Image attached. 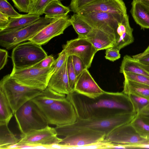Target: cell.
Listing matches in <instances>:
<instances>
[{"label":"cell","instance_id":"25","mask_svg":"<svg viewBox=\"0 0 149 149\" xmlns=\"http://www.w3.org/2000/svg\"><path fill=\"white\" fill-rule=\"evenodd\" d=\"M70 10L69 7L63 5L60 0H54L46 7L44 14L46 18L54 19L68 15Z\"/></svg>","mask_w":149,"mask_h":149},{"label":"cell","instance_id":"42","mask_svg":"<svg viewBox=\"0 0 149 149\" xmlns=\"http://www.w3.org/2000/svg\"><path fill=\"white\" fill-rule=\"evenodd\" d=\"M8 57V53L7 51L3 49H0V70L2 69L6 64Z\"/></svg>","mask_w":149,"mask_h":149},{"label":"cell","instance_id":"34","mask_svg":"<svg viewBox=\"0 0 149 149\" xmlns=\"http://www.w3.org/2000/svg\"><path fill=\"white\" fill-rule=\"evenodd\" d=\"M125 79L149 86V77L143 75L124 72Z\"/></svg>","mask_w":149,"mask_h":149},{"label":"cell","instance_id":"21","mask_svg":"<svg viewBox=\"0 0 149 149\" xmlns=\"http://www.w3.org/2000/svg\"><path fill=\"white\" fill-rule=\"evenodd\" d=\"M120 72H130L149 77V66L143 64L128 55L124 56L120 67Z\"/></svg>","mask_w":149,"mask_h":149},{"label":"cell","instance_id":"38","mask_svg":"<svg viewBox=\"0 0 149 149\" xmlns=\"http://www.w3.org/2000/svg\"><path fill=\"white\" fill-rule=\"evenodd\" d=\"M71 56L73 66L76 76L77 77L85 69L87 68L79 57L74 55Z\"/></svg>","mask_w":149,"mask_h":149},{"label":"cell","instance_id":"24","mask_svg":"<svg viewBox=\"0 0 149 149\" xmlns=\"http://www.w3.org/2000/svg\"><path fill=\"white\" fill-rule=\"evenodd\" d=\"M123 92L149 99V86L125 79Z\"/></svg>","mask_w":149,"mask_h":149},{"label":"cell","instance_id":"36","mask_svg":"<svg viewBox=\"0 0 149 149\" xmlns=\"http://www.w3.org/2000/svg\"><path fill=\"white\" fill-rule=\"evenodd\" d=\"M15 6L20 12L29 13L31 0H12Z\"/></svg>","mask_w":149,"mask_h":149},{"label":"cell","instance_id":"47","mask_svg":"<svg viewBox=\"0 0 149 149\" xmlns=\"http://www.w3.org/2000/svg\"><path fill=\"white\" fill-rule=\"evenodd\" d=\"M7 0V1H8V0Z\"/></svg>","mask_w":149,"mask_h":149},{"label":"cell","instance_id":"35","mask_svg":"<svg viewBox=\"0 0 149 149\" xmlns=\"http://www.w3.org/2000/svg\"><path fill=\"white\" fill-rule=\"evenodd\" d=\"M68 56L65 51L63 49L62 51L58 54V57L55 59L52 66L53 69L52 74L58 70L62 66L67 60Z\"/></svg>","mask_w":149,"mask_h":149},{"label":"cell","instance_id":"39","mask_svg":"<svg viewBox=\"0 0 149 149\" xmlns=\"http://www.w3.org/2000/svg\"><path fill=\"white\" fill-rule=\"evenodd\" d=\"M120 50L114 48L110 47L106 49L105 57L106 59L113 62L120 57Z\"/></svg>","mask_w":149,"mask_h":149},{"label":"cell","instance_id":"30","mask_svg":"<svg viewBox=\"0 0 149 149\" xmlns=\"http://www.w3.org/2000/svg\"><path fill=\"white\" fill-rule=\"evenodd\" d=\"M137 115L149 116V99L131 94L127 95Z\"/></svg>","mask_w":149,"mask_h":149},{"label":"cell","instance_id":"3","mask_svg":"<svg viewBox=\"0 0 149 149\" xmlns=\"http://www.w3.org/2000/svg\"><path fill=\"white\" fill-rule=\"evenodd\" d=\"M14 115L21 135L44 128L49 125L43 113L32 100L21 106Z\"/></svg>","mask_w":149,"mask_h":149},{"label":"cell","instance_id":"17","mask_svg":"<svg viewBox=\"0 0 149 149\" xmlns=\"http://www.w3.org/2000/svg\"><path fill=\"white\" fill-rule=\"evenodd\" d=\"M133 29L130 26L129 17L125 15L118 22L115 30V42L113 47L119 50L134 41Z\"/></svg>","mask_w":149,"mask_h":149},{"label":"cell","instance_id":"26","mask_svg":"<svg viewBox=\"0 0 149 149\" xmlns=\"http://www.w3.org/2000/svg\"><path fill=\"white\" fill-rule=\"evenodd\" d=\"M70 21L78 37L86 38L93 28L77 13L71 16Z\"/></svg>","mask_w":149,"mask_h":149},{"label":"cell","instance_id":"48","mask_svg":"<svg viewBox=\"0 0 149 149\" xmlns=\"http://www.w3.org/2000/svg\"></svg>","mask_w":149,"mask_h":149},{"label":"cell","instance_id":"27","mask_svg":"<svg viewBox=\"0 0 149 149\" xmlns=\"http://www.w3.org/2000/svg\"><path fill=\"white\" fill-rule=\"evenodd\" d=\"M8 125H0V149L9 148L17 144L19 139L10 130Z\"/></svg>","mask_w":149,"mask_h":149},{"label":"cell","instance_id":"22","mask_svg":"<svg viewBox=\"0 0 149 149\" xmlns=\"http://www.w3.org/2000/svg\"><path fill=\"white\" fill-rule=\"evenodd\" d=\"M130 12L135 22L142 29H149V6L132 1Z\"/></svg>","mask_w":149,"mask_h":149},{"label":"cell","instance_id":"9","mask_svg":"<svg viewBox=\"0 0 149 149\" xmlns=\"http://www.w3.org/2000/svg\"><path fill=\"white\" fill-rule=\"evenodd\" d=\"M55 128L48 125L45 127L20 135L18 143L13 146L15 148L23 147L42 146L51 147L58 145L62 139L58 137Z\"/></svg>","mask_w":149,"mask_h":149},{"label":"cell","instance_id":"20","mask_svg":"<svg viewBox=\"0 0 149 149\" xmlns=\"http://www.w3.org/2000/svg\"><path fill=\"white\" fill-rule=\"evenodd\" d=\"M40 18V16L28 13L17 17L9 18L8 24L0 29V33L17 31L29 25Z\"/></svg>","mask_w":149,"mask_h":149},{"label":"cell","instance_id":"5","mask_svg":"<svg viewBox=\"0 0 149 149\" xmlns=\"http://www.w3.org/2000/svg\"><path fill=\"white\" fill-rule=\"evenodd\" d=\"M41 45L33 42L20 43L13 49L11 58L14 70L32 67L47 56Z\"/></svg>","mask_w":149,"mask_h":149},{"label":"cell","instance_id":"45","mask_svg":"<svg viewBox=\"0 0 149 149\" xmlns=\"http://www.w3.org/2000/svg\"><path fill=\"white\" fill-rule=\"evenodd\" d=\"M132 1L139 2L149 6V0H133Z\"/></svg>","mask_w":149,"mask_h":149},{"label":"cell","instance_id":"10","mask_svg":"<svg viewBox=\"0 0 149 149\" xmlns=\"http://www.w3.org/2000/svg\"><path fill=\"white\" fill-rule=\"evenodd\" d=\"M77 13L93 29H100L108 33L114 40V42L115 30L118 22L125 15L81 11Z\"/></svg>","mask_w":149,"mask_h":149},{"label":"cell","instance_id":"4","mask_svg":"<svg viewBox=\"0 0 149 149\" xmlns=\"http://www.w3.org/2000/svg\"><path fill=\"white\" fill-rule=\"evenodd\" d=\"M0 88L5 94L14 114L24 104L42 91L19 83L10 74L4 76L1 80Z\"/></svg>","mask_w":149,"mask_h":149},{"label":"cell","instance_id":"31","mask_svg":"<svg viewBox=\"0 0 149 149\" xmlns=\"http://www.w3.org/2000/svg\"><path fill=\"white\" fill-rule=\"evenodd\" d=\"M53 0H36L31 3L29 13L39 16L42 15L46 7Z\"/></svg>","mask_w":149,"mask_h":149},{"label":"cell","instance_id":"29","mask_svg":"<svg viewBox=\"0 0 149 149\" xmlns=\"http://www.w3.org/2000/svg\"><path fill=\"white\" fill-rule=\"evenodd\" d=\"M131 123L141 137L149 139V116L136 115Z\"/></svg>","mask_w":149,"mask_h":149},{"label":"cell","instance_id":"12","mask_svg":"<svg viewBox=\"0 0 149 149\" xmlns=\"http://www.w3.org/2000/svg\"><path fill=\"white\" fill-rule=\"evenodd\" d=\"M63 49L68 56L75 55L79 57L88 69L90 67L97 51L86 38L78 37L67 41Z\"/></svg>","mask_w":149,"mask_h":149},{"label":"cell","instance_id":"18","mask_svg":"<svg viewBox=\"0 0 149 149\" xmlns=\"http://www.w3.org/2000/svg\"><path fill=\"white\" fill-rule=\"evenodd\" d=\"M67 59L60 69L52 75L47 85L48 87L54 91L66 95L71 93L67 72Z\"/></svg>","mask_w":149,"mask_h":149},{"label":"cell","instance_id":"19","mask_svg":"<svg viewBox=\"0 0 149 149\" xmlns=\"http://www.w3.org/2000/svg\"><path fill=\"white\" fill-rule=\"evenodd\" d=\"M86 38L97 51L113 47L114 45V40L108 33L100 29H93Z\"/></svg>","mask_w":149,"mask_h":149},{"label":"cell","instance_id":"16","mask_svg":"<svg viewBox=\"0 0 149 149\" xmlns=\"http://www.w3.org/2000/svg\"><path fill=\"white\" fill-rule=\"evenodd\" d=\"M79 11L101 12L122 15L127 14V8L123 0H95Z\"/></svg>","mask_w":149,"mask_h":149},{"label":"cell","instance_id":"44","mask_svg":"<svg viewBox=\"0 0 149 149\" xmlns=\"http://www.w3.org/2000/svg\"><path fill=\"white\" fill-rule=\"evenodd\" d=\"M127 149L149 148V143L136 145H125Z\"/></svg>","mask_w":149,"mask_h":149},{"label":"cell","instance_id":"11","mask_svg":"<svg viewBox=\"0 0 149 149\" xmlns=\"http://www.w3.org/2000/svg\"><path fill=\"white\" fill-rule=\"evenodd\" d=\"M106 136L104 132L85 129L65 136L57 146L58 148L86 149L88 146L104 140Z\"/></svg>","mask_w":149,"mask_h":149},{"label":"cell","instance_id":"33","mask_svg":"<svg viewBox=\"0 0 149 149\" xmlns=\"http://www.w3.org/2000/svg\"><path fill=\"white\" fill-rule=\"evenodd\" d=\"M0 12L10 18L17 17L22 15L16 12L6 0H0Z\"/></svg>","mask_w":149,"mask_h":149},{"label":"cell","instance_id":"43","mask_svg":"<svg viewBox=\"0 0 149 149\" xmlns=\"http://www.w3.org/2000/svg\"><path fill=\"white\" fill-rule=\"evenodd\" d=\"M9 17L0 12V29L5 26L8 23Z\"/></svg>","mask_w":149,"mask_h":149},{"label":"cell","instance_id":"6","mask_svg":"<svg viewBox=\"0 0 149 149\" xmlns=\"http://www.w3.org/2000/svg\"><path fill=\"white\" fill-rule=\"evenodd\" d=\"M40 109L49 125L60 126L71 124L78 119L72 104L66 97Z\"/></svg>","mask_w":149,"mask_h":149},{"label":"cell","instance_id":"15","mask_svg":"<svg viewBox=\"0 0 149 149\" xmlns=\"http://www.w3.org/2000/svg\"><path fill=\"white\" fill-rule=\"evenodd\" d=\"M74 91L92 98L100 96L105 92L99 86L87 68L85 69L77 77Z\"/></svg>","mask_w":149,"mask_h":149},{"label":"cell","instance_id":"32","mask_svg":"<svg viewBox=\"0 0 149 149\" xmlns=\"http://www.w3.org/2000/svg\"><path fill=\"white\" fill-rule=\"evenodd\" d=\"M67 70L71 93L74 91L77 76L74 69L71 56H68L67 61Z\"/></svg>","mask_w":149,"mask_h":149},{"label":"cell","instance_id":"2","mask_svg":"<svg viewBox=\"0 0 149 149\" xmlns=\"http://www.w3.org/2000/svg\"><path fill=\"white\" fill-rule=\"evenodd\" d=\"M136 115L134 113H126L107 117L78 118L72 124L56 126L55 129L58 136H65L79 131L90 129L104 132L107 136L117 127L130 123Z\"/></svg>","mask_w":149,"mask_h":149},{"label":"cell","instance_id":"37","mask_svg":"<svg viewBox=\"0 0 149 149\" xmlns=\"http://www.w3.org/2000/svg\"><path fill=\"white\" fill-rule=\"evenodd\" d=\"M95 0H71L69 8L74 13H77L83 7Z\"/></svg>","mask_w":149,"mask_h":149},{"label":"cell","instance_id":"7","mask_svg":"<svg viewBox=\"0 0 149 149\" xmlns=\"http://www.w3.org/2000/svg\"><path fill=\"white\" fill-rule=\"evenodd\" d=\"M53 71L52 66L45 68L31 67L22 69H13L10 75L20 84L42 91L47 87Z\"/></svg>","mask_w":149,"mask_h":149},{"label":"cell","instance_id":"41","mask_svg":"<svg viewBox=\"0 0 149 149\" xmlns=\"http://www.w3.org/2000/svg\"><path fill=\"white\" fill-rule=\"evenodd\" d=\"M132 56L142 63L149 66V45L143 52Z\"/></svg>","mask_w":149,"mask_h":149},{"label":"cell","instance_id":"23","mask_svg":"<svg viewBox=\"0 0 149 149\" xmlns=\"http://www.w3.org/2000/svg\"><path fill=\"white\" fill-rule=\"evenodd\" d=\"M66 97V95L58 93L47 86L32 100L39 107L49 106L55 102Z\"/></svg>","mask_w":149,"mask_h":149},{"label":"cell","instance_id":"46","mask_svg":"<svg viewBox=\"0 0 149 149\" xmlns=\"http://www.w3.org/2000/svg\"><path fill=\"white\" fill-rule=\"evenodd\" d=\"M36 0H31V3H33Z\"/></svg>","mask_w":149,"mask_h":149},{"label":"cell","instance_id":"40","mask_svg":"<svg viewBox=\"0 0 149 149\" xmlns=\"http://www.w3.org/2000/svg\"><path fill=\"white\" fill-rule=\"evenodd\" d=\"M55 61V59L53 56L50 55L47 56L32 67L39 68H45L51 67Z\"/></svg>","mask_w":149,"mask_h":149},{"label":"cell","instance_id":"14","mask_svg":"<svg viewBox=\"0 0 149 149\" xmlns=\"http://www.w3.org/2000/svg\"><path fill=\"white\" fill-rule=\"evenodd\" d=\"M105 139L114 143L125 145L149 143V139L141 137L131 123L116 128L106 136Z\"/></svg>","mask_w":149,"mask_h":149},{"label":"cell","instance_id":"28","mask_svg":"<svg viewBox=\"0 0 149 149\" xmlns=\"http://www.w3.org/2000/svg\"><path fill=\"white\" fill-rule=\"evenodd\" d=\"M13 115L5 94L0 88V125H8Z\"/></svg>","mask_w":149,"mask_h":149},{"label":"cell","instance_id":"1","mask_svg":"<svg viewBox=\"0 0 149 149\" xmlns=\"http://www.w3.org/2000/svg\"><path fill=\"white\" fill-rule=\"evenodd\" d=\"M66 97L72 104L78 119L107 117L121 113H135L129 97L123 92L105 91L92 98L74 91L67 95Z\"/></svg>","mask_w":149,"mask_h":149},{"label":"cell","instance_id":"8","mask_svg":"<svg viewBox=\"0 0 149 149\" xmlns=\"http://www.w3.org/2000/svg\"><path fill=\"white\" fill-rule=\"evenodd\" d=\"M54 19L45 17L16 31L0 33V45L7 50L13 48L18 44L29 40L35 34L49 24Z\"/></svg>","mask_w":149,"mask_h":149},{"label":"cell","instance_id":"13","mask_svg":"<svg viewBox=\"0 0 149 149\" xmlns=\"http://www.w3.org/2000/svg\"><path fill=\"white\" fill-rule=\"evenodd\" d=\"M71 25L68 15L54 18L48 25L34 35L29 40L42 45L53 38L62 34Z\"/></svg>","mask_w":149,"mask_h":149}]
</instances>
